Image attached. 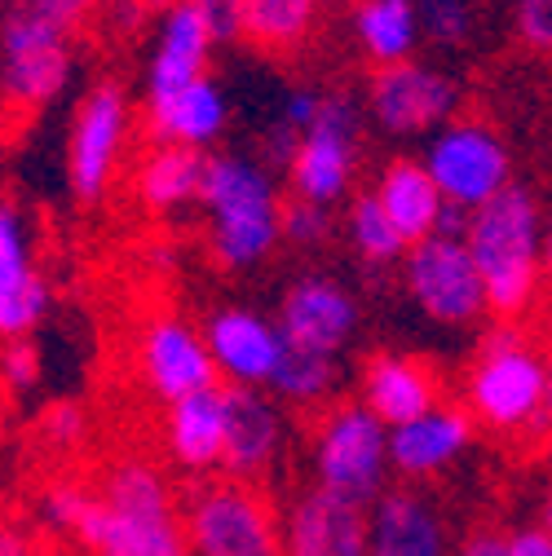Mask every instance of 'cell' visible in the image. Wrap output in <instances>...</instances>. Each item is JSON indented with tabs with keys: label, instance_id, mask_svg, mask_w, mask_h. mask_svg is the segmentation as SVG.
Returning <instances> with one entry per match:
<instances>
[{
	"label": "cell",
	"instance_id": "1",
	"mask_svg": "<svg viewBox=\"0 0 552 556\" xmlns=\"http://www.w3.org/2000/svg\"><path fill=\"white\" fill-rule=\"evenodd\" d=\"M72 539L93 556H190L173 481L151 459L111 464Z\"/></svg>",
	"mask_w": 552,
	"mask_h": 556
},
{
	"label": "cell",
	"instance_id": "2",
	"mask_svg": "<svg viewBox=\"0 0 552 556\" xmlns=\"http://www.w3.org/2000/svg\"><path fill=\"white\" fill-rule=\"evenodd\" d=\"M284 194L274 173L235 151L209 155L199 186V207L209 222V256L226 274L256 269L274 256V248L284 243Z\"/></svg>",
	"mask_w": 552,
	"mask_h": 556
},
{
	"label": "cell",
	"instance_id": "3",
	"mask_svg": "<svg viewBox=\"0 0 552 556\" xmlns=\"http://www.w3.org/2000/svg\"><path fill=\"white\" fill-rule=\"evenodd\" d=\"M543 207L530 186H509L481 203L468 222V252L487 283V305L495 318H522L543 283Z\"/></svg>",
	"mask_w": 552,
	"mask_h": 556
},
{
	"label": "cell",
	"instance_id": "4",
	"mask_svg": "<svg viewBox=\"0 0 552 556\" xmlns=\"http://www.w3.org/2000/svg\"><path fill=\"white\" fill-rule=\"evenodd\" d=\"M85 18L66 0H10L0 18V98L45 111L72 85V36Z\"/></svg>",
	"mask_w": 552,
	"mask_h": 556
},
{
	"label": "cell",
	"instance_id": "5",
	"mask_svg": "<svg viewBox=\"0 0 552 556\" xmlns=\"http://www.w3.org/2000/svg\"><path fill=\"white\" fill-rule=\"evenodd\" d=\"M314 485L372 508L389 491V425L363 402H331L310 438Z\"/></svg>",
	"mask_w": 552,
	"mask_h": 556
},
{
	"label": "cell",
	"instance_id": "6",
	"mask_svg": "<svg viewBox=\"0 0 552 556\" xmlns=\"http://www.w3.org/2000/svg\"><path fill=\"white\" fill-rule=\"evenodd\" d=\"M181 517L190 556H284V517L256 481L203 477Z\"/></svg>",
	"mask_w": 552,
	"mask_h": 556
},
{
	"label": "cell",
	"instance_id": "7",
	"mask_svg": "<svg viewBox=\"0 0 552 556\" xmlns=\"http://www.w3.org/2000/svg\"><path fill=\"white\" fill-rule=\"evenodd\" d=\"M464 410L487 433H543L552 420L543 415V358L535 344L513 350H477L473 367L464 371Z\"/></svg>",
	"mask_w": 552,
	"mask_h": 556
},
{
	"label": "cell",
	"instance_id": "8",
	"mask_svg": "<svg viewBox=\"0 0 552 556\" xmlns=\"http://www.w3.org/2000/svg\"><path fill=\"white\" fill-rule=\"evenodd\" d=\"M133 137V102L120 80H98L66 132V186L80 203H102L124 168V151Z\"/></svg>",
	"mask_w": 552,
	"mask_h": 556
},
{
	"label": "cell",
	"instance_id": "9",
	"mask_svg": "<svg viewBox=\"0 0 552 556\" xmlns=\"http://www.w3.org/2000/svg\"><path fill=\"white\" fill-rule=\"evenodd\" d=\"M402 288L411 305L438 327H473L491 314L487 283H481V269L464 239L429 235L411 243L402 256Z\"/></svg>",
	"mask_w": 552,
	"mask_h": 556
},
{
	"label": "cell",
	"instance_id": "10",
	"mask_svg": "<svg viewBox=\"0 0 552 556\" xmlns=\"http://www.w3.org/2000/svg\"><path fill=\"white\" fill-rule=\"evenodd\" d=\"M425 168L438 181L442 199L468 207V213L513 186V151L487 119L442 124L425 147Z\"/></svg>",
	"mask_w": 552,
	"mask_h": 556
},
{
	"label": "cell",
	"instance_id": "11",
	"mask_svg": "<svg viewBox=\"0 0 552 556\" xmlns=\"http://www.w3.org/2000/svg\"><path fill=\"white\" fill-rule=\"evenodd\" d=\"M359 128H363V106L350 93H323V111L301 137L297 160L288 168V186L297 199L331 207L354 190Z\"/></svg>",
	"mask_w": 552,
	"mask_h": 556
},
{
	"label": "cell",
	"instance_id": "12",
	"mask_svg": "<svg viewBox=\"0 0 552 556\" xmlns=\"http://www.w3.org/2000/svg\"><path fill=\"white\" fill-rule=\"evenodd\" d=\"M133 363H137V384L151 397H160L164 406L222 384L217 363L209 354V340H203V327H190L186 318H173V314L151 318L137 331Z\"/></svg>",
	"mask_w": 552,
	"mask_h": 556
},
{
	"label": "cell",
	"instance_id": "13",
	"mask_svg": "<svg viewBox=\"0 0 552 556\" xmlns=\"http://www.w3.org/2000/svg\"><path fill=\"white\" fill-rule=\"evenodd\" d=\"M460 89L451 76L421 62L376 66L367 80V115L385 137H421L455 119Z\"/></svg>",
	"mask_w": 552,
	"mask_h": 556
},
{
	"label": "cell",
	"instance_id": "14",
	"mask_svg": "<svg viewBox=\"0 0 552 556\" xmlns=\"http://www.w3.org/2000/svg\"><path fill=\"white\" fill-rule=\"evenodd\" d=\"M53 309V288L36 265V235L14 199H0V340H27Z\"/></svg>",
	"mask_w": 552,
	"mask_h": 556
},
{
	"label": "cell",
	"instance_id": "15",
	"mask_svg": "<svg viewBox=\"0 0 552 556\" xmlns=\"http://www.w3.org/2000/svg\"><path fill=\"white\" fill-rule=\"evenodd\" d=\"M274 323H279L284 340L297 344V350H318V354L340 358L359 331V301L344 283H336V278L305 274L284 288Z\"/></svg>",
	"mask_w": 552,
	"mask_h": 556
},
{
	"label": "cell",
	"instance_id": "16",
	"mask_svg": "<svg viewBox=\"0 0 552 556\" xmlns=\"http://www.w3.org/2000/svg\"><path fill=\"white\" fill-rule=\"evenodd\" d=\"M203 340H209L222 384L239 389H265L288 350L279 323L252 305H217L203 323Z\"/></svg>",
	"mask_w": 552,
	"mask_h": 556
},
{
	"label": "cell",
	"instance_id": "17",
	"mask_svg": "<svg viewBox=\"0 0 552 556\" xmlns=\"http://www.w3.org/2000/svg\"><path fill=\"white\" fill-rule=\"evenodd\" d=\"M477 442V425L464 402H438L416 420L389 429V464L406 481H434L455 468Z\"/></svg>",
	"mask_w": 552,
	"mask_h": 556
},
{
	"label": "cell",
	"instance_id": "18",
	"mask_svg": "<svg viewBox=\"0 0 552 556\" xmlns=\"http://www.w3.org/2000/svg\"><path fill=\"white\" fill-rule=\"evenodd\" d=\"M284 556H367V508L310 485L284 513Z\"/></svg>",
	"mask_w": 552,
	"mask_h": 556
},
{
	"label": "cell",
	"instance_id": "19",
	"mask_svg": "<svg viewBox=\"0 0 552 556\" xmlns=\"http://www.w3.org/2000/svg\"><path fill=\"white\" fill-rule=\"evenodd\" d=\"M451 530L438 504L411 485L389 491L367 508V556H451Z\"/></svg>",
	"mask_w": 552,
	"mask_h": 556
},
{
	"label": "cell",
	"instance_id": "20",
	"mask_svg": "<svg viewBox=\"0 0 552 556\" xmlns=\"http://www.w3.org/2000/svg\"><path fill=\"white\" fill-rule=\"evenodd\" d=\"M226 438H230V402L226 384L190 393L168 406L164 415V451L168 459L190 472V477H209L222 472L226 459Z\"/></svg>",
	"mask_w": 552,
	"mask_h": 556
},
{
	"label": "cell",
	"instance_id": "21",
	"mask_svg": "<svg viewBox=\"0 0 552 556\" xmlns=\"http://www.w3.org/2000/svg\"><path fill=\"white\" fill-rule=\"evenodd\" d=\"M359 397L389 429H398V425L416 420V415H425L429 406L442 402V376L434 363H425L416 354L380 350L359 371Z\"/></svg>",
	"mask_w": 552,
	"mask_h": 556
},
{
	"label": "cell",
	"instance_id": "22",
	"mask_svg": "<svg viewBox=\"0 0 552 556\" xmlns=\"http://www.w3.org/2000/svg\"><path fill=\"white\" fill-rule=\"evenodd\" d=\"M230 402V438H226V459L222 472L235 481H261L284 455V410L265 389H239L226 384Z\"/></svg>",
	"mask_w": 552,
	"mask_h": 556
},
{
	"label": "cell",
	"instance_id": "23",
	"mask_svg": "<svg viewBox=\"0 0 552 556\" xmlns=\"http://www.w3.org/2000/svg\"><path fill=\"white\" fill-rule=\"evenodd\" d=\"M213 31L199 18L190 0H177L160 18V36L147 62V102H160L195 80L209 76V53H213Z\"/></svg>",
	"mask_w": 552,
	"mask_h": 556
},
{
	"label": "cell",
	"instance_id": "24",
	"mask_svg": "<svg viewBox=\"0 0 552 556\" xmlns=\"http://www.w3.org/2000/svg\"><path fill=\"white\" fill-rule=\"evenodd\" d=\"M230 106L226 93L217 89V80H195L160 102H147L142 111V132L147 142H164V147H190V151H209L217 137L226 132Z\"/></svg>",
	"mask_w": 552,
	"mask_h": 556
},
{
	"label": "cell",
	"instance_id": "25",
	"mask_svg": "<svg viewBox=\"0 0 552 556\" xmlns=\"http://www.w3.org/2000/svg\"><path fill=\"white\" fill-rule=\"evenodd\" d=\"M372 194L385 203L389 222L402 230V239H406V243H421V239L438 235V217H442L447 199H442L438 181L429 177L425 160L393 155V160L380 168V177H376Z\"/></svg>",
	"mask_w": 552,
	"mask_h": 556
},
{
	"label": "cell",
	"instance_id": "26",
	"mask_svg": "<svg viewBox=\"0 0 552 556\" xmlns=\"http://www.w3.org/2000/svg\"><path fill=\"white\" fill-rule=\"evenodd\" d=\"M203 168H209V151L151 142L142 151V160H137V168H133V194L155 217L181 213V207L199 203Z\"/></svg>",
	"mask_w": 552,
	"mask_h": 556
},
{
	"label": "cell",
	"instance_id": "27",
	"mask_svg": "<svg viewBox=\"0 0 552 556\" xmlns=\"http://www.w3.org/2000/svg\"><path fill=\"white\" fill-rule=\"evenodd\" d=\"M354 36L363 45V53L376 66H393V62H411L421 45V10L416 0H359L354 5Z\"/></svg>",
	"mask_w": 552,
	"mask_h": 556
},
{
	"label": "cell",
	"instance_id": "28",
	"mask_svg": "<svg viewBox=\"0 0 552 556\" xmlns=\"http://www.w3.org/2000/svg\"><path fill=\"white\" fill-rule=\"evenodd\" d=\"M318 23V0H243V45L269 58L297 53Z\"/></svg>",
	"mask_w": 552,
	"mask_h": 556
},
{
	"label": "cell",
	"instance_id": "29",
	"mask_svg": "<svg viewBox=\"0 0 552 556\" xmlns=\"http://www.w3.org/2000/svg\"><path fill=\"white\" fill-rule=\"evenodd\" d=\"M344 380V367L336 354H318V350H297L288 344L279 367H274L265 393L279 402V406H297V410H310V406H323L336 397Z\"/></svg>",
	"mask_w": 552,
	"mask_h": 556
},
{
	"label": "cell",
	"instance_id": "30",
	"mask_svg": "<svg viewBox=\"0 0 552 556\" xmlns=\"http://www.w3.org/2000/svg\"><path fill=\"white\" fill-rule=\"evenodd\" d=\"M344 239H350V248H354V256L363 265H376V269L398 265L406 256V248H411L402 239V230L389 222L385 203L372 190H359L350 199V207H344Z\"/></svg>",
	"mask_w": 552,
	"mask_h": 556
},
{
	"label": "cell",
	"instance_id": "31",
	"mask_svg": "<svg viewBox=\"0 0 552 556\" xmlns=\"http://www.w3.org/2000/svg\"><path fill=\"white\" fill-rule=\"evenodd\" d=\"M416 10H421V31L442 49H455L473 36L468 0H416Z\"/></svg>",
	"mask_w": 552,
	"mask_h": 556
},
{
	"label": "cell",
	"instance_id": "32",
	"mask_svg": "<svg viewBox=\"0 0 552 556\" xmlns=\"http://www.w3.org/2000/svg\"><path fill=\"white\" fill-rule=\"evenodd\" d=\"M45 380V358L40 350L27 340H0V389L14 393V397H27L36 393Z\"/></svg>",
	"mask_w": 552,
	"mask_h": 556
},
{
	"label": "cell",
	"instance_id": "33",
	"mask_svg": "<svg viewBox=\"0 0 552 556\" xmlns=\"http://www.w3.org/2000/svg\"><path fill=\"white\" fill-rule=\"evenodd\" d=\"M331 230H336L331 207L310 203V199H297V194L284 203V243L314 252V248H323L331 239Z\"/></svg>",
	"mask_w": 552,
	"mask_h": 556
},
{
	"label": "cell",
	"instance_id": "34",
	"mask_svg": "<svg viewBox=\"0 0 552 556\" xmlns=\"http://www.w3.org/2000/svg\"><path fill=\"white\" fill-rule=\"evenodd\" d=\"M89 495H93V491H85V485H76V481H49L45 495H40V521H45L49 530H58V534L72 539L76 526H80V517H85Z\"/></svg>",
	"mask_w": 552,
	"mask_h": 556
},
{
	"label": "cell",
	"instance_id": "35",
	"mask_svg": "<svg viewBox=\"0 0 552 556\" xmlns=\"http://www.w3.org/2000/svg\"><path fill=\"white\" fill-rule=\"evenodd\" d=\"M40 433H45V442L58 446V451H76V446H85V438H89V415H85L76 402H53V406L45 410V420H40Z\"/></svg>",
	"mask_w": 552,
	"mask_h": 556
},
{
	"label": "cell",
	"instance_id": "36",
	"mask_svg": "<svg viewBox=\"0 0 552 556\" xmlns=\"http://www.w3.org/2000/svg\"><path fill=\"white\" fill-rule=\"evenodd\" d=\"M513 31L530 53H552V0H517Z\"/></svg>",
	"mask_w": 552,
	"mask_h": 556
},
{
	"label": "cell",
	"instance_id": "37",
	"mask_svg": "<svg viewBox=\"0 0 552 556\" xmlns=\"http://www.w3.org/2000/svg\"><path fill=\"white\" fill-rule=\"evenodd\" d=\"M318 111H323V93L318 89H292L284 102H279V115H274V124L269 128H279V132H288V137H301L310 132V124L318 119Z\"/></svg>",
	"mask_w": 552,
	"mask_h": 556
},
{
	"label": "cell",
	"instance_id": "38",
	"mask_svg": "<svg viewBox=\"0 0 552 556\" xmlns=\"http://www.w3.org/2000/svg\"><path fill=\"white\" fill-rule=\"evenodd\" d=\"M190 5L199 10L203 23H209L217 45H230L243 36V0H190Z\"/></svg>",
	"mask_w": 552,
	"mask_h": 556
},
{
	"label": "cell",
	"instance_id": "39",
	"mask_svg": "<svg viewBox=\"0 0 552 556\" xmlns=\"http://www.w3.org/2000/svg\"><path fill=\"white\" fill-rule=\"evenodd\" d=\"M451 556H509V534L495 526H473Z\"/></svg>",
	"mask_w": 552,
	"mask_h": 556
},
{
	"label": "cell",
	"instance_id": "40",
	"mask_svg": "<svg viewBox=\"0 0 552 556\" xmlns=\"http://www.w3.org/2000/svg\"><path fill=\"white\" fill-rule=\"evenodd\" d=\"M509 556H552V534L539 521L517 526V530H509Z\"/></svg>",
	"mask_w": 552,
	"mask_h": 556
},
{
	"label": "cell",
	"instance_id": "41",
	"mask_svg": "<svg viewBox=\"0 0 552 556\" xmlns=\"http://www.w3.org/2000/svg\"><path fill=\"white\" fill-rule=\"evenodd\" d=\"M468 222H473L468 207L447 203V207H442V217H438V235H447V239H464V235H468Z\"/></svg>",
	"mask_w": 552,
	"mask_h": 556
},
{
	"label": "cell",
	"instance_id": "42",
	"mask_svg": "<svg viewBox=\"0 0 552 556\" xmlns=\"http://www.w3.org/2000/svg\"><path fill=\"white\" fill-rule=\"evenodd\" d=\"M0 556H32L27 539H23L14 526H0Z\"/></svg>",
	"mask_w": 552,
	"mask_h": 556
},
{
	"label": "cell",
	"instance_id": "43",
	"mask_svg": "<svg viewBox=\"0 0 552 556\" xmlns=\"http://www.w3.org/2000/svg\"><path fill=\"white\" fill-rule=\"evenodd\" d=\"M543 415L552 420V354L543 358Z\"/></svg>",
	"mask_w": 552,
	"mask_h": 556
},
{
	"label": "cell",
	"instance_id": "44",
	"mask_svg": "<svg viewBox=\"0 0 552 556\" xmlns=\"http://www.w3.org/2000/svg\"><path fill=\"white\" fill-rule=\"evenodd\" d=\"M539 526L552 534V485H548V491H543V500H539Z\"/></svg>",
	"mask_w": 552,
	"mask_h": 556
},
{
	"label": "cell",
	"instance_id": "45",
	"mask_svg": "<svg viewBox=\"0 0 552 556\" xmlns=\"http://www.w3.org/2000/svg\"><path fill=\"white\" fill-rule=\"evenodd\" d=\"M543 278L552 283V222H548V230H543Z\"/></svg>",
	"mask_w": 552,
	"mask_h": 556
},
{
	"label": "cell",
	"instance_id": "46",
	"mask_svg": "<svg viewBox=\"0 0 552 556\" xmlns=\"http://www.w3.org/2000/svg\"><path fill=\"white\" fill-rule=\"evenodd\" d=\"M66 5H72V10L80 14V18H89V14H93V5H98V0H66Z\"/></svg>",
	"mask_w": 552,
	"mask_h": 556
},
{
	"label": "cell",
	"instance_id": "47",
	"mask_svg": "<svg viewBox=\"0 0 552 556\" xmlns=\"http://www.w3.org/2000/svg\"><path fill=\"white\" fill-rule=\"evenodd\" d=\"M173 5H177V0H142V10H147V14H155V10L164 14V10H173Z\"/></svg>",
	"mask_w": 552,
	"mask_h": 556
},
{
	"label": "cell",
	"instance_id": "48",
	"mask_svg": "<svg viewBox=\"0 0 552 556\" xmlns=\"http://www.w3.org/2000/svg\"><path fill=\"white\" fill-rule=\"evenodd\" d=\"M32 556H66V552H53V547H49V552H32Z\"/></svg>",
	"mask_w": 552,
	"mask_h": 556
},
{
	"label": "cell",
	"instance_id": "49",
	"mask_svg": "<svg viewBox=\"0 0 552 556\" xmlns=\"http://www.w3.org/2000/svg\"><path fill=\"white\" fill-rule=\"evenodd\" d=\"M5 10H10V0H0V18H5Z\"/></svg>",
	"mask_w": 552,
	"mask_h": 556
},
{
	"label": "cell",
	"instance_id": "50",
	"mask_svg": "<svg viewBox=\"0 0 552 556\" xmlns=\"http://www.w3.org/2000/svg\"><path fill=\"white\" fill-rule=\"evenodd\" d=\"M548 468H552V438H548Z\"/></svg>",
	"mask_w": 552,
	"mask_h": 556
},
{
	"label": "cell",
	"instance_id": "51",
	"mask_svg": "<svg viewBox=\"0 0 552 556\" xmlns=\"http://www.w3.org/2000/svg\"><path fill=\"white\" fill-rule=\"evenodd\" d=\"M318 5H331V0H318Z\"/></svg>",
	"mask_w": 552,
	"mask_h": 556
}]
</instances>
